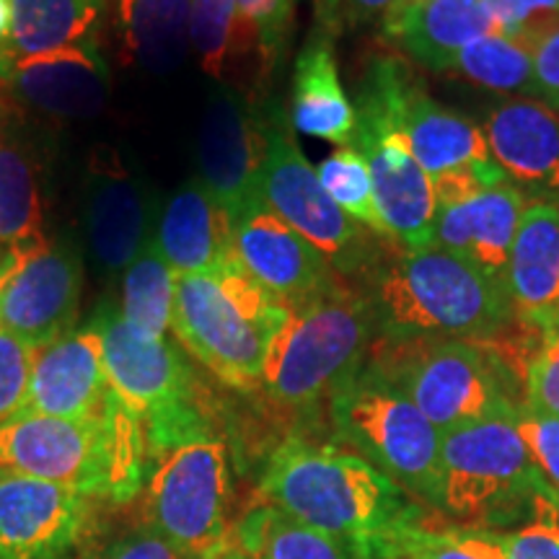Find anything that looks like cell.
Masks as SVG:
<instances>
[{
	"mask_svg": "<svg viewBox=\"0 0 559 559\" xmlns=\"http://www.w3.org/2000/svg\"><path fill=\"white\" fill-rule=\"evenodd\" d=\"M151 239L174 275H210L241 262L234 243V218L200 181H185L169 194L158 210Z\"/></svg>",
	"mask_w": 559,
	"mask_h": 559,
	"instance_id": "22",
	"label": "cell"
},
{
	"mask_svg": "<svg viewBox=\"0 0 559 559\" xmlns=\"http://www.w3.org/2000/svg\"><path fill=\"white\" fill-rule=\"evenodd\" d=\"M11 122V104L0 96V135H3L5 128H9Z\"/></svg>",
	"mask_w": 559,
	"mask_h": 559,
	"instance_id": "50",
	"label": "cell"
},
{
	"mask_svg": "<svg viewBox=\"0 0 559 559\" xmlns=\"http://www.w3.org/2000/svg\"><path fill=\"white\" fill-rule=\"evenodd\" d=\"M190 11L192 0H117L124 58L153 73L177 68L190 50Z\"/></svg>",
	"mask_w": 559,
	"mask_h": 559,
	"instance_id": "28",
	"label": "cell"
},
{
	"mask_svg": "<svg viewBox=\"0 0 559 559\" xmlns=\"http://www.w3.org/2000/svg\"><path fill=\"white\" fill-rule=\"evenodd\" d=\"M9 275H11V272H9ZM9 275H3V277H0V285H3V280H5V277H9Z\"/></svg>",
	"mask_w": 559,
	"mask_h": 559,
	"instance_id": "51",
	"label": "cell"
},
{
	"mask_svg": "<svg viewBox=\"0 0 559 559\" xmlns=\"http://www.w3.org/2000/svg\"><path fill=\"white\" fill-rule=\"evenodd\" d=\"M358 288L389 342L487 340L515 324L506 288L440 247L391 249Z\"/></svg>",
	"mask_w": 559,
	"mask_h": 559,
	"instance_id": "2",
	"label": "cell"
},
{
	"mask_svg": "<svg viewBox=\"0 0 559 559\" xmlns=\"http://www.w3.org/2000/svg\"><path fill=\"white\" fill-rule=\"evenodd\" d=\"M264 115H257L239 91L228 86L215 88L200 124V185L234 221L264 202Z\"/></svg>",
	"mask_w": 559,
	"mask_h": 559,
	"instance_id": "13",
	"label": "cell"
},
{
	"mask_svg": "<svg viewBox=\"0 0 559 559\" xmlns=\"http://www.w3.org/2000/svg\"><path fill=\"white\" fill-rule=\"evenodd\" d=\"M526 194L502 181L464 205L438 207L436 243L451 254L464 257L489 280L506 288L508 257L513 249Z\"/></svg>",
	"mask_w": 559,
	"mask_h": 559,
	"instance_id": "25",
	"label": "cell"
},
{
	"mask_svg": "<svg viewBox=\"0 0 559 559\" xmlns=\"http://www.w3.org/2000/svg\"><path fill=\"white\" fill-rule=\"evenodd\" d=\"M506 293L519 324L536 334L559 324V202L523 210L508 257Z\"/></svg>",
	"mask_w": 559,
	"mask_h": 559,
	"instance_id": "23",
	"label": "cell"
},
{
	"mask_svg": "<svg viewBox=\"0 0 559 559\" xmlns=\"http://www.w3.org/2000/svg\"><path fill=\"white\" fill-rule=\"evenodd\" d=\"M296 0H236L239 16V50L254 45L264 73L275 66L290 37Z\"/></svg>",
	"mask_w": 559,
	"mask_h": 559,
	"instance_id": "36",
	"label": "cell"
},
{
	"mask_svg": "<svg viewBox=\"0 0 559 559\" xmlns=\"http://www.w3.org/2000/svg\"><path fill=\"white\" fill-rule=\"evenodd\" d=\"M489 158L526 198L559 200V115L539 99H498L485 111Z\"/></svg>",
	"mask_w": 559,
	"mask_h": 559,
	"instance_id": "19",
	"label": "cell"
},
{
	"mask_svg": "<svg viewBox=\"0 0 559 559\" xmlns=\"http://www.w3.org/2000/svg\"><path fill=\"white\" fill-rule=\"evenodd\" d=\"M536 99L559 115V26L539 41L534 52Z\"/></svg>",
	"mask_w": 559,
	"mask_h": 559,
	"instance_id": "44",
	"label": "cell"
},
{
	"mask_svg": "<svg viewBox=\"0 0 559 559\" xmlns=\"http://www.w3.org/2000/svg\"><path fill=\"white\" fill-rule=\"evenodd\" d=\"M91 495L0 472V559H52L79 542Z\"/></svg>",
	"mask_w": 559,
	"mask_h": 559,
	"instance_id": "17",
	"label": "cell"
},
{
	"mask_svg": "<svg viewBox=\"0 0 559 559\" xmlns=\"http://www.w3.org/2000/svg\"><path fill=\"white\" fill-rule=\"evenodd\" d=\"M404 3H409V0H404Z\"/></svg>",
	"mask_w": 559,
	"mask_h": 559,
	"instance_id": "52",
	"label": "cell"
},
{
	"mask_svg": "<svg viewBox=\"0 0 559 559\" xmlns=\"http://www.w3.org/2000/svg\"><path fill=\"white\" fill-rule=\"evenodd\" d=\"M355 117L379 122L404 140L428 177L477 160H492L479 124L432 99L423 79L394 50L368 60Z\"/></svg>",
	"mask_w": 559,
	"mask_h": 559,
	"instance_id": "9",
	"label": "cell"
},
{
	"mask_svg": "<svg viewBox=\"0 0 559 559\" xmlns=\"http://www.w3.org/2000/svg\"><path fill=\"white\" fill-rule=\"evenodd\" d=\"M37 347L0 330V423L16 415L29 386Z\"/></svg>",
	"mask_w": 559,
	"mask_h": 559,
	"instance_id": "40",
	"label": "cell"
},
{
	"mask_svg": "<svg viewBox=\"0 0 559 559\" xmlns=\"http://www.w3.org/2000/svg\"><path fill=\"white\" fill-rule=\"evenodd\" d=\"M148 485V526L190 559H210L230 544V469L215 436L158 453Z\"/></svg>",
	"mask_w": 559,
	"mask_h": 559,
	"instance_id": "10",
	"label": "cell"
},
{
	"mask_svg": "<svg viewBox=\"0 0 559 559\" xmlns=\"http://www.w3.org/2000/svg\"><path fill=\"white\" fill-rule=\"evenodd\" d=\"M515 428L539 472L544 498L559 510V417L521 409L515 415Z\"/></svg>",
	"mask_w": 559,
	"mask_h": 559,
	"instance_id": "38",
	"label": "cell"
},
{
	"mask_svg": "<svg viewBox=\"0 0 559 559\" xmlns=\"http://www.w3.org/2000/svg\"><path fill=\"white\" fill-rule=\"evenodd\" d=\"M544 495L515 419H485L443 432L440 506L461 519H489L521 498Z\"/></svg>",
	"mask_w": 559,
	"mask_h": 559,
	"instance_id": "11",
	"label": "cell"
},
{
	"mask_svg": "<svg viewBox=\"0 0 559 559\" xmlns=\"http://www.w3.org/2000/svg\"><path fill=\"white\" fill-rule=\"evenodd\" d=\"M83 290V262L70 241H50L21 257L0 285V330L45 347L73 330Z\"/></svg>",
	"mask_w": 559,
	"mask_h": 559,
	"instance_id": "14",
	"label": "cell"
},
{
	"mask_svg": "<svg viewBox=\"0 0 559 559\" xmlns=\"http://www.w3.org/2000/svg\"><path fill=\"white\" fill-rule=\"evenodd\" d=\"M288 313L239 262L210 275H177L171 330L215 379L251 391L260 389L270 345Z\"/></svg>",
	"mask_w": 559,
	"mask_h": 559,
	"instance_id": "3",
	"label": "cell"
},
{
	"mask_svg": "<svg viewBox=\"0 0 559 559\" xmlns=\"http://www.w3.org/2000/svg\"><path fill=\"white\" fill-rule=\"evenodd\" d=\"M396 559H508L502 536L477 528H428L419 523Z\"/></svg>",
	"mask_w": 559,
	"mask_h": 559,
	"instance_id": "35",
	"label": "cell"
},
{
	"mask_svg": "<svg viewBox=\"0 0 559 559\" xmlns=\"http://www.w3.org/2000/svg\"><path fill=\"white\" fill-rule=\"evenodd\" d=\"M107 400L102 334L88 324L37 349L29 386L16 415L88 419L102 415Z\"/></svg>",
	"mask_w": 559,
	"mask_h": 559,
	"instance_id": "18",
	"label": "cell"
},
{
	"mask_svg": "<svg viewBox=\"0 0 559 559\" xmlns=\"http://www.w3.org/2000/svg\"><path fill=\"white\" fill-rule=\"evenodd\" d=\"M264 502L337 539L353 559H396L423 519L402 487L368 459L288 438L262 474Z\"/></svg>",
	"mask_w": 559,
	"mask_h": 559,
	"instance_id": "1",
	"label": "cell"
},
{
	"mask_svg": "<svg viewBox=\"0 0 559 559\" xmlns=\"http://www.w3.org/2000/svg\"><path fill=\"white\" fill-rule=\"evenodd\" d=\"M174 290L177 275L151 239L122 272L120 317L148 337H166L171 330Z\"/></svg>",
	"mask_w": 559,
	"mask_h": 559,
	"instance_id": "32",
	"label": "cell"
},
{
	"mask_svg": "<svg viewBox=\"0 0 559 559\" xmlns=\"http://www.w3.org/2000/svg\"><path fill=\"white\" fill-rule=\"evenodd\" d=\"M264 115L267 153L262 169V198L288 226L311 241L342 277L358 285L386 260L394 241L362 228L326 194L317 169L293 138L285 111L272 104Z\"/></svg>",
	"mask_w": 559,
	"mask_h": 559,
	"instance_id": "7",
	"label": "cell"
},
{
	"mask_svg": "<svg viewBox=\"0 0 559 559\" xmlns=\"http://www.w3.org/2000/svg\"><path fill=\"white\" fill-rule=\"evenodd\" d=\"M0 472L107 495L111 443L104 412L88 419L16 415L0 423Z\"/></svg>",
	"mask_w": 559,
	"mask_h": 559,
	"instance_id": "12",
	"label": "cell"
},
{
	"mask_svg": "<svg viewBox=\"0 0 559 559\" xmlns=\"http://www.w3.org/2000/svg\"><path fill=\"white\" fill-rule=\"evenodd\" d=\"M373 309L358 285L342 283L309 304L290 306L272 340L260 386L285 409H311L360 373L373 349Z\"/></svg>",
	"mask_w": 559,
	"mask_h": 559,
	"instance_id": "4",
	"label": "cell"
},
{
	"mask_svg": "<svg viewBox=\"0 0 559 559\" xmlns=\"http://www.w3.org/2000/svg\"><path fill=\"white\" fill-rule=\"evenodd\" d=\"M91 326L102 334L111 394L143 419L151 456L185 440L213 436L198 404L192 370L174 342L138 332L111 306H102Z\"/></svg>",
	"mask_w": 559,
	"mask_h": 559,
	"instance_id": "6",
	"label": "cell"
},
{
	"mask_svg": "<svg viewBox=\"0 0 559 559\" xmlns=\"http://www.w3.org/2000/svg\"><path fill=\"white\" fill-rule=\"evenodd\" d=\"M290 122L304 135L334 143L340 148L355 140L358 117L342 88L334 37L319 26L300 47L293 66Z\"/></svg>",
	"mask_w": 559,
	"mask_h": 559,
	"instance_id": "26",
	"label": "cell"
},
{
	"mask_svg": "<svg viewBox=\"0 0 559 559\" xmlns=\"http://www.w3.org/2000/svg\"><path fill=\"white\" fill-rule=\"evenodd\" d=\"M523 386V409L559 417V324L539 334V345L526 362Z\"/></svg>",
	"mask_w": 559,
	"mask_h": 559,
	"instance_id": "39",
	"label": "cell"
},
{
	"mask_svg": "<svg viewBox=\"0 0 559 559\" xmlns=\"http://www.w3.org/2000/svg\"><path fill=\"white\" fill-rule=\"evenodd\" d=\"M151 200L145 187L117 160L96 164L86 185L83 236L94 267L117 275L151 241Z\"/></svg>",
	"mask_w": 559,
	"mask_h": 559,
	"instance_id": "21",
	"label": "cell"
},
{
	"mask_svg": "<svg viewBox=\"0 0 559 559\" xmlns=\"http://www.w3.org/2000/svg\"><path fill=\"white\" fill-rule=\"evenodd\" d=\"M19 262H21V257H19V254H11L9 249L0 247V277L9 275V272H11L13 267H16Z\"/></svg>",
	"mask_w": 559,
	"mask_h": 559,
	"instance_id": "48",
	"label": "cell"
},
{
	"mask_svg": "<svg viewBox=\"0 0 559 559\" xmlns=\"http://www.w3.org/2000/svg\"><path fill=\"white\" fill-rule=\"evenodd\" d=\"M534 52L536 47L523 39L485 34L461 50L449 73L492 94L536 96Z\"/></svg>",
	"mask_w": 559,
	"mask_h": 559,
	"instance_id": "31",
	"label": "cell"
},
{
	"mask_svg": "<svg viewBox=\"0 0 559 559\" xmlns=\"http://www.w3.org/2000/svg\"><path fill=\"white\" fill-rule=\"evenodd\" d=\"M495 29L539 47V41L559 26V0H481Z\"/></svg>",
	"mask_w": 559,
	"mask_h": 559,
	"instance_id": "37",
	"label": "cell"
},
{
	"mask_svg": "<svg viewBox=\"0 0 559 559\" xmlns=\"http://www.w3.org/2000/svg\"><path fill=\"white\" fill-rule=\"evenodd\" d=\"M11 34V0H0V47L9 41Z\"/></svg>",
	"mask_w": 559,
	"mask_h": 559,
	"instance_id": "47",
	"label": "cell"
},
{
	"mask_svg": "<svg viewBox=\"0 0 559 559\" xmlns=\"http://www.w3.org/2000/svg\"><path fill=\"white\" fill-rule=\"evenodd\" d=\"M47 243L37 164L24 145L0 140V247L26 257Z\"/></svg>",
	"mask_w": 559,
	"mask_h": 559,
	"instance_id": "29",
	"label": "cell"
},
{
	"mask_svg": "<svg viewBox=\"0 0 559 559\" xmlns=\"http://www.w3.org/2000/svg\"><path fill=\"white\" fill-rule=\"evenodd\" d=\"M430 181L438 207H453L479 198V194L492 190V187L508 181V177L495 160H477V164L456 166V169L436 174V177H430Z\"/></svg>",
	"mask_w": 559,
	"mask_h": 559,
	"instance_id": "42",
	"label": "cell"
},
{
	"mask_svg": "<svg viewBox=\"0 0 559 559\" xmlns=\"http://www.w3.org/2000/svg\"><path fill=\"white\" fill-rule=\"evenodd\" d=\"M415 402L440 432L485 419H515L523 409L508 386V370L477 340H383L373 362Z\"/></svg>",
	"mask_w": 559,
	"mask_h": 559,
	"instance_id": "5",
	"label": "cell"
},
{
	"mask_svg": "<svg viewBox=\"0 0 559 559\" xmlns=\"http://www.w3.org/2000/svg\"><path fill=\"white\" fill-rule=\"evenodd\" d=\"M0 79L11 83L16 99L58 120H91L109 99V68L99 41L11 60Z\"/></svg>",
	"mask_w": 559,
	"mask_h": 559,
	"instance_id": "20",
	"label": "cell"
},
{
	"mask_svg": "<svg viewBox=\"0 0 559 559\" xmlns=\"http://www.w3.org/2000/svg\"><path fill=\"white\" fill-rule=\"evenodd\" d=\"M383 39L432 73H449L461 50L498 34L481 0H396L381 21Z\"/></svg>",
	"mask_w": 559,
	"mask_h": 559,
	"instance_id": "24",
	"label": "cell"
},
{
	"mask_svg": "<svg viewBox=\"0 0 559 559\" xmlns=\"http://www.w3.org/2000/svg\"><path fill=\"white\" fill-rule=\"evenodd\" d=\"M210 559H254V557H249V555H243L241 549H236L234 544H228L226 549L223 551H218V555H213Z\"/></svg>",
	"mask_w": 559,
	"mask_h": 559,
	"instance_id": "49",
	"label": "cell"
},
{
	"mask_svg": "<svg viewBox=\"0 0 559 559\" xmlns=\"http://www.w3.org/2000/svg\"><path fill=\"white\" fill-rule=\"evenodd\" d=\"M102 559H190L181 551L164 539L156 528H151L148 523L140 526L130 534H124L122 539H117L111 547L104 551Z\"/></svg>",
	"mask_w": 559,
	"mask_h": 559,
	"instance_id": "43",
	"label": "cell"
},
{
	"mask_svg": "<svg viewBox=\"0 0 559 559\" xmlns=\"http://www.w3.org/2000/svg\"><path fill=\"white\" fill-rule=\"evenodd\" d=\"M332 417L340 436L366 453L376 469L440 506L443 432L381 370L362 366L332 396Z\"/></svg>",
	"mask_w": 559,
	"mask_h": 559,
	"instance_id": "8",
	"label": "cell"
},
{
	"mask_svg": "<svg viewBox=\"0 0 559 559\" xmlns=\"http://www.w3.org/2000/svg\"><path fill=\"white\" fill-rule=\"evenodd\" d=\"M534 506L539 519L502 536L508 559H559V510L544 495H536Z\"/></svg>",
	"mask_w": 559,
	"mask_h": 559,
	"instance_id": "41",
	"label": "cell"
},
{
	"mask_svg": "<svg viewBox=\"0 0 559 559\" xmlns=\"http://www.w3.org/2000/svg\"><path fill=\"white\" fill-rule=\"evenodd\" d=\"M396 0H342V26H366L383 21Z\"/></svg>",
	"mask_w": 559,
	"mask_h": 559,
	"instance_id": "45",
	"label": "cell"
},
{
	"mask_svg": "<svg viewBox=\"0 0 559 559\" xmlns=\"http://www.w3.org/2000/svg\"><path fill=\"white\" fill-rule=\"evenodd\" d=\"M230 544L254 559H353L337 539L272 502L249 510L230 528Z\"/></svg>",
	"mask_w": 559,
	"mask_h": 559,
	"instance_id": "30",
	"label": "cell"
},
{
	"mask_svg": "<svg viewBox=\"0 0 559 559\" xmlns=\"http://www.w3.org/2000/svg\"><path fill=\"white\" fill-rule=\"evenodd\" d=\"M353 143L368 164L389 239L402 251L430 249L436 243L438 202L430 177L412 156L407 143L370 120H358Z\"/></svg>",
	"mask_w": 559,
	"mask_h": 559,
	"instance_id": "16",
	"label": "cell"
},
{
	"mask_svg": "<svg viewBox=\"0 0 559 559\" xmlns=\"http://www.w3.org/2000/svg\"><path fill=\"white\" fill-rule=\"evenodd\" d=\"M313 11H317V26L337 37L342 29V0H313Z\"/></svg>",
	"mask_w": 559,
	"mask_h": 559,
	"instance_id": "46",
	"label": "cell"
},
{
	"mask_svg": "<svg viewBox=\"0 0 559 559\" xmlns=\"http://www.w3.org/2000/svg\"><path fill=\"white\" fill-rule=\"evenodd\" d=\"M109 0H11V34L0 47V75L11 60L99 41Z\"/></svg>",
	"mask_w": 559,
	"mask_h": 559,
	"instance_id": "27",
	"label": "cell"
},
{
	"mask_svg": "<svg viewBox=\"0 0 559 559\" xmlns=\"http://www.w3.org/2000/svg\"><path fill=\"white\" fill-rule=\"evenodd\" d=\"M234 243L249 275L288 309L347 283L332 262L280 218L267 202L234 221Z\"/></svg>",
	"mask_w": 559,
	"mask_h": 559,
	"instance_id": "15",
	"label": "cell"
},
{
	"mask_svg": "<svg viewBox=\"0 0 559 559\" xmlns=\"http://www.w3.org/2000/svg\"><path fill=\"white\" fill-rule=\"evenodd\" d=\"M317 177L326 194L345 210L349 218L360 223L362 228L373 230L381 239H389V230L383 226L379 205H376L373 181H370L368 164L355 145L337 148L332 156L321 160Z\"/></svg>",
	"mask_w": 559,
	"mask_h": 559,
	"instance_id": "33",
	"label": "cell"
},
{
	"mask_svg": "<svg viewBox=\"0 0 559 559\" xmlns=\"http://www.w3.org/2000/svg\"><path fill=\"white\" fill-rule=\"evenodd\" d=\"M190 47L210 79L221 81L230 52L239 47V16L236 0H192Z\"/></svg>",
	"mask_w": 559,
	"mask_h": 559,
	"instance_id": "34",
	"label": "cell"
}]
</instances>
